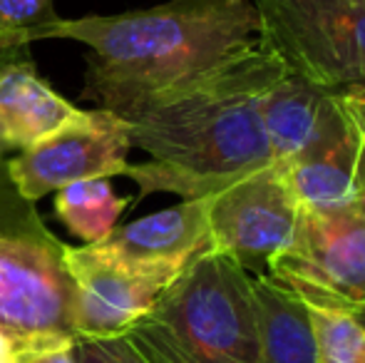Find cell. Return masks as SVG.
Returning <instances> with one entry per match:
<instances>
[{"mask_svg":"<svg viewBox=\"0 0 365 363\" xmlns=\"http://www.w3.org/2000/svg\"><path fill=\"white\" fill-rule=\"evenodd\" d=\"M356 316H358V319H361V321H363V326H365V309H361V311H358V314H356Z\"/></svg>","mask_w":365,"mask_h":363,"instance_id":"603a6c76","label":"cell"},{"mask_svg":"<svg viewBox=\"0 0 365 363\" xmlns=\"http://www.w3.org/2000/svg\"><path fill=\"white\" fill-rule=\"evenodd\" d=\"M65 269L75 286L73 324L77 339L125 336L169 286L162 279L110 262L90 244H65Z\"/></svg>","mask_w":365,"mask_h":363,"instance_id":"9c48e42d","label":"cell"},{"mask_svg":"<svg viewBox=\"0 0 365 363\" xmlns=\"http://www.w3.org/2000/svg\"><path fill=\"white\" fill-rule=\"evenodd\" d=\"M30 58V48H23V50H5L0 53V68L10 63H18V60H28Z\"/></svg>","mask_w":365,"mask_h":363,"instance_id":"7402d4cb","label":"cell"},{"mask_svg":"<svg viewBox=\"0 0 365 363\" xmlns=\"http://www.w3.org/2000/svg\"><path fill=\"white\" fill-rule=\"evenodd\" d=\"M130 202L132 197H117L107 180H82L58 189L55 214L77 239L95 244L117 227Z\"/></svg>","mask_w":365,"mask_h":363,"instance_id":"9a60e30c","label":"cell"},{"mask_svg":"<svg viewBox=\"0 0 365 363\" xmlns=\"http://www.w3.org/2000/svg\"><path fill=\"white\" fill-rule=\"evenodd\" d=\"M77 110L35 73L33 58L0 68V157L28 150Z\"/></svg>","mask_w":365,"mask_h":363,"instance_id":"4fadbf2b","label":"cell"},{"mask_svg":"<svg viewBox=\"0 0 365 363\" xmlns=\"http://www.w3.org/2000/svg\"><path fill=\"white\" fill-rule=\"evenodd\" d=\"M202 199L212 249L229 254L251 274L289 244L301 214L284 172L271 162Z\"/></svg>","mask_w":365,"mask_h":363,"instance_id":"ba28073f","label":"cell"},{"mask_svg":"<svg viewBox=\"0 0 365 363\" xmlns=\"http://www.w3.org/2000/svg\"><path fill=\"white\" fill-rule=\"evenodd\" d=\"M341 95V102L346 107V112L351 115L353 125L358 127L363 137V145H365V85H353V88L346 90H338Z\"/></svg>","mask_w":365,"mask_h":363,"instance_id":"ffe728a7","label":"cell"},{"mask_svg":"<svg viewBox=\"0 0 365 363\" xmlns=\"http://www.w3.org/2000/svg\"><path fill=\"white\" fill-rule=\"evenodd\" d=\"M318 363H365V326L351 311L308 309Z\"/></svg>","mask_w":365,"mask_h":363,"instance_id":"2e32d148","label":"cell"},{"mask_svg":"<svg viewBox=\"0 0 365 363\" xmlns=\"http://www.w3.org/2000/svg\"><path fill=\"white\" fill-rule=\"evenodd\" d=\"M90 247L120 267L172 284L189 262L212 249L207 202L182 199L174 207L115 227Z\"/></svg>","mask_w":365,"mask_h":363,"instance_id":"30bf717a","label":"cell"},{"mask_svg":"<svg viewBox=\"0 0 365 363\" xmlns=\"http://www.w3.org/2000/svg\"><path fill=\"white\" fill-rule=\"evenodd\" d=\"M261 125L271 165L284 172L333 140L346 127V112L338 90L286 70L261 95Z\"/></svg>","mask_w":365,"mask_h":363,"instance_id":"8fae6325","label":"cell"},{"mask_svg":"<svg viewBox=\"0 0 365 363\" xmlns=\"http://www.w3.org/2000/svg\"><path fill=\"white\" fill-rule=\"evenodd\" d=\"M284 177L303 212H331L365 204V145L351 115L346 112V127L333 140L284 170Z\"/></svg>","mask_w":365,"mask_h":363,"instance_id":"7c38bea8","label":"cell"},{"mask_svg":"<svg viewBox=\"0 0 365 363\" xmlns=\"http://www.w3.org/2000/svg\"><path fill=\"white\" fill-rule=\"evenodd\" d=\"M75 286L65 244L0 160V329L20 349L75 344Z\"/></svg>","mask_w":365,"mask_h":363,"instance_id":"277c9868","label":"cell"},{"mask_svg":"<svg viewBox=\"0 0 365 363\" xmlns=\"http://www.w3.org/2000/svg\"><path fill=\"white\" fill-rule=\"evenodd\" d=\"M259 40L289 73L328 90L365 85V0H254Z\"/></svg>","mask_w":365,"mask_h":363,"instance_id":"5b68a950","label":"cell"},{"mask_svg":"<svg viewBox=\"0 0 365 363\" xmlns=\"http://www.w3.org/2000/svg\"><path fill=\"white\" fill-rule=\"evenodd\" d=\"M0 363H18V346L0 329Z\"/></svg>","mask_w":365,"mask_h":363,"instance_id":"44dd1931","label":"cell"},{"mask_svg":"<svg viewBox=\"0 0 365 363\" xmlns=\"http://www.w3.org/2000/svg\"><path fill=\"white\" fill-rule=\"evenodd\" d=\"M286 68L264 43L177 88L122 110L132 150L149 157L127 165L125 177L149 194L202 199L269 165L261 95Z\"/></svg>","mask_w":365,"mask_h":363,"instance_id":"6da1fadb","label":"cell"},{"mask_svg":"<svg viewBox=\"0 0 365 363\" xmlns=\"http://www.w3.org/2000/svg\"><path fill=\"white\" fill-rule=\"evenodd\" d=\"M254 0H167L117 15L58 18L48 40L87 45L82 97L120 115L259 43Z\"/></svg>","mask_w":365,"mask_h":363,"instance_id":"7a4b0ae2","label":"cell"},{"mask_svg":"<svg viewBox=\"0 0 365 363\" xmlns=\"http://www.w3.org/2000/svg\"><path fill=\"white\" fill-rule=\"evenodd\" d=\"M0 160H3V157H0Z\"/></svg>","mask_w":365,"mask_h":363,"instance_id":"cb8c5ba5","label":"cell"},{"mask_svg":"<svg viewBox=\"0 0 365 363\" xmlns=\"http://www.w3.org/2000/svg\"><path fill=\"white\" fill-rule=\"evenodd\" d=\"M18 363H77L73 344L43 346V349H20Z\"/></svg>","mask_w":365,"mask_h":363,"instance_id":"d6986e66","label":"cell"},{"mask_svg":"<svg viewBox=\"0 0 365 363\" xmlns=\"http://www.w3.org/2000/svg\"><path fill=\"white\" fill-rule=\"evenodd\" d=\"M130 132L110 110H77L65 125L8 160L18 192L30 202L73 182L110 180L130 165Z\"/></svg>","mask_w":365,"mask_h":363,"instance_id":"52a82bcc","label":"cell"},{"mask_svg":"<svg viewBox=\"0 0 365 363\" xmlns=\"http://www.w3.org/2000/svg\"><path fill=\"white\" fill-rule=\"evenodd\" d=\"M58 18L53 0H0V53L48 40Z\"/></svg>","mask_w":365,"mask_h":363,"instance_id":"e0dca14e","label":"cell"},{"mask_svg":"<svg viewBox=\"0 0 365 363\" xmlns=\"http://www.w3.org/2000/svg\"><path fill=\"white\" fill-rule=\"evenodd\" d=\"M77 363H149L125 336L115 339H75Z\"/></svg>","mask_w":365,"mask_h":363,"instance_id":"ac0fdd59","label":"cell"},{"mask_svg":"<svg viewBox=\"0 0 365 363\" xmlns=\"http://www.w3.org/2000/svg\"><path fill=\"white\" fill-rule=\"evenodd\" d=\"M308 309H365V204L298 214L289 244L266 264Z\"/></svg>","mask_w":365,"mask_h":363,"instance_id":"8992f818","label":"cell"},{"mask_svg":"<svg viewBox=\"0 0 365 363\" xmlns=\"http://www.w3.org/2000/svg\"><path fill=\"white\" fill-rule=\"evenodd\" d=\"M149 363H261L251 272L199 254L125 334Z\"/></svg>","mask_w":365,"mask_h":363,"instance_id":"3957f363","label":"cell"},{"mask_svg":"<svg viewBox=\"0 0 365 363\" xmlns=\"http://www.w3.org/2000/svg\"><path fill=\"white\" fill-rule=\"evenodd\" d=\"M261 363H318L306 301L271 274H251Z\"/></svg>","mask_w":365,"mask_h":363,"instance_id":"5bb4252c","label":"cell"}]
</instances>
